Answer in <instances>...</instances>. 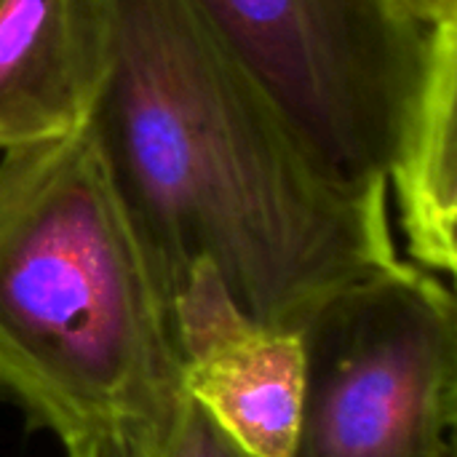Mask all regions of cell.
Here are the masks:
<instances>
[{"label": "cell", "instance_id": "6da1fadb", "mask_svg": "<svg viewBox=\"0 0 457 457\" xmlns=\"http://www.w3.org/2000/svg\"><path fill=\"white\" fill-rule=\"evenodd\" d=\"M91 110L112 182L174 297L195 262L257 321L300 332L402 262L388 185L321 163L190 0H91Z\"/></svg>", "mask_w": 457, "mask_h": 457}, {"label": "cell", "instance_id": "7a4b0ae2", "mask_svg": "<svg viewBox=\"0 0 457 457\" xmlns=\"http://www.w3.org/2000/svg\"><path fill=\"white\" fill-rule=\"evenodd\" d=\"M0 394L62 447L179 394L171 295L91 120L0 153Z\"/></svg>", "mask_w": 457, "mask_h": 457}, {"label": "cell", "instance_id": "3957f363", "mask_svg": "<svg viewBox=\"0 0 457 457\" xmlns=\"http://www.w3.org/2000/svg\"><path fill=\"white\" fill-rule=\"evenodd\" d=\"M289 457H457V303L407 260L332 295L303 327Z\"/></svg>", "mask_w": 457, "mask_h": 457}, {"label": "cell", "instance_id": "277c9868", "mask_svg": "<svg viewBox=\"0 0 457 457\" xmlns=\"http://www.w3.org/2000/svg\"><path fill=\"white\" fill-rule=\"evenodd\" d=\"M335 174L388 185L431 32L410 0H190Z\"/></svg>", "mask_w": 457, "mask_h": 457}, {"label": "cell", "instance_id": "5b68a950", "mask_svg": "<svg viewBox=\"0 0 457 457\" xmlns=\"http://www.w3.org/2000/svg\"><path fill=\"white\" fill-rule=\"evenodd\" d=\"M179 388L252 457H289L295 447L300 332L246 313L217 270L195 262L171 297Z\"/></svg>", "mask_w": 457, "mask_h": 457}, {"label": "cell", "instance_id": "8992f818", "mask_svg": "<svg viewBox=\"0 0 457 457\" xmlns=\"http://www.w3.org/2000/svg\"><path fill=\"white\" fill-rule=\"evenodd\" d=\"M96 88L91 0H0V153L80 129Z\"/></svg>", "mask_w": 457, "mask_h": 457}, {"label": "cell", "instance_id": "52a82bcc", "mask_svg": "<svg viewBox=\"0 0 457 457\" xmlns=\"http://www.w3.org/2000/svg\"><path fill=\"white\" fill-rule=\"evenodd\" d=\"M388 198H394L407 262L453 278L457 265V21L431 32L426 72L388 169Z\"/></svg>", "mask_w": 457, "mask_h": 457}, {"label": "cell", "instance_id": "ba28073f", "mask_svg": "<svg viewBox=\"0 0 457 457\" xmlns=\"http://www.w3.org/2000/svg\"><path fill=\"white\" fill-rule=\"evenodd\" d=\"M131 457H252L179 394L145 426L123 434Z\"/></svg>", "mask_w": 457, "mask_h": 457}, {"label": "cell", "instance_id": "9c48e42d", "mask_svg": "<svg viewBox=\"0 0 457 457\" xmlns=\"http://www.w3.org/2000/svg\"><path fill=\"white\" fill-rule=\"evenodd\" d=\"M67 457H131L129 442L118 431H102L64 445Z\"/></svg>", "mask_w": 457, "mask_h": 457}, {"label": "cell", "instance_id": "30bf717a", "mask_svg": "<svg viewBox=\"0 0 457 457\" xmlns=\"http://www.w3.org/2000/svg\"><path fill=\"white\" fill-rule=\"evenodd\" d=\"M410 5L426 29L457 21V0H410Z\"/></svg>", "mask_w": 457, "mask_h": 457}]
</instances>
